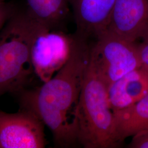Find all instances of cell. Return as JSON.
Segmentation results:
<instances>
[{"label":"cell","instance_id":"1","mask_svg":"<svg viewBox=\"0 0 148 148\" xmlns=\"http://www.w3.org/2000/svg\"><path fill=\"white\" fill-rule=\"evenodd\" d=\"M75 35L72 53L63 67L42 86L19 93L21 108L39 117L51 131L55 145L61 148L79 145L76 114L90 62L91 45Z\"/></svg>","mask_w":148,"mask_h":148},{"label":"cell","instance_id":"2","mask_svg":"<svg viewBox=\"0 0 148 148\" xmlns=\"http://www.w3.org/2000/svg\"><path fill=\"white\" fill-rule=\"evenodd\" d=\"M43 27L27 10H16L0 30V97L26 89L35 74L32 45Z\"/></svg>","mask_w":148,"mask_h":148},{"label":"cell","instance_id":"3","mask_svg":"<svg viewBox=\"0 0 148 148\" xmlns=\"http://www.w3.org/2000/svg\"><path fill=\"white\" fill-rule=\"evenodd\" d=\"M108 87L90 61L76 114L78 143L84 148L120 146L115 138L114 115L109 99Z\"/></svg>","mask_w":148,"mask_h":148},{"label":"cell","instance_id":"4","mask_svg":"<svg viewBox=\"0 0 148 148\" xmlns=\"http://www.w3.org/2000/svg\"><path fill=\"white\" fill-rule=\"evenodd\" d=\"M90 61L109 86L142 65L137 43L108 30L91 45Z\"/></svg>","mask_w":148,"mask_h":148},{"label":"cell","instance_id":"5","mask_svg":"<svg viewBox=\"0 0 148 148\" xmlns=\"http://www.w3.org/2000/svg\"><path fill=\"white\" fill-rule=\"evenodd\" d=\"M76 40L59 29L43 27L32 43L31 57L35 74L42 82L51 79L68 61Z\"/></svg>","mask_w":148,"mask_h":148},{"label":"cell","instance_id":"6","mask_svg":"<svg viewBox=\"0 0 148 148\" xmlns=\"http://www.w3.org/2000/svg\"><path fill=\"white\" fill-rule=\"evenodd\" d=\"M44 123L32 111L21 108L16 113L0 110V148H43Z\"/></svg>","mask_w":148,"mask_h":148},{"label":"cell","instance_id":"7","mask_svg":"<svg viewBox=\"0 0 148 148\" xmlns=\"http://www.w3.org/2000/svg\"><path fill=\"white\" fill-rule=\"evenodd\" d=\"M108 31L137 42L148 35V0H116Z\"/></svg>","mask_w":148,"mask_h":148},{"label":"cell","instance_id":"8","mask_svg":"<svg viewBox=\"0 0 148 148\" xmlns=\"http://www.w3.org/2000/svg\"><path fill=\"white\" fill-rule=\"evenodd\" d=\"M74 14L78 37L89 41L108 29L116 0H68Z\"/></svg>","mask_w":148,"mask_h":148},{"label":"cell","instance_id":"9","mask_svg":"<svg viewBox=\"0 0 148 148\" xmlns=\"http://www.w3.org/2000/svg\"><path fill=\"white\" fill-rule=\"evenodd\" d=\"M148 94V67L142 65L112 83L108 87L113 111L132 106Z\"/></svg>","mask_w":148,"mask_h":148},{"label":"cell","instance_id":"10","mask_svg":"<svg viewBox=\"0 0 148 148\" xmlns=\"http://www.w3.org/2000/svg\"><path fill=\"white\" fill-rule=\"evenodd\" d=\"M115 134L120 145L126 138L148 130V94L127 108L114 111Z\"/></svg>","mask_w":148,"mask_h":148},{"label":"cell","instance_id":"11","mask_svg":"<svg viewBox=\"0 0 148 148\" xmlns=\"http://www.w3.org/2000/svg\"><path fill=\"white\" fill-rule=\"evenodd\" d=\"M27 11L43 25L59 29L69 16L68 0H26Z\"/></svg>","mask_w":148,"mask_h":148},{"label":"cell","instance_id":"12","mask_svg":"<svg viewBox=\"0 0 148 148\" xmlns=\"http://www.w3.org/2000/svg\"><path fill=\"white\" fill-rule=\"evenodd\" d=\"M131 148H148V130L133 136L128 145Z\"/></svg>","mask_w":148,"mask_h":148},{"label":"cell","instance_id":"13","mask_svg":"<svg viewBox=\"0 0 148 148\" xmlns=\"http://www.w3.org/2000/svg\"><path fill=\"white\" fill-rule=\"evenodd\" d=\"M16 10L13 5L5 1L0 2V30Z\"/></svg>","mask_w":148,"mask_h":148},{"label":"cell","instance_id":"14","mask_svg":"<svg viewBox=\"0 0 148 148\" xmlns=\"http://www.w3.org/2000/svg\"><path fill=\"white\" fill-rule=\"evenodd\" d=\"M137 45L142 63L148 67V35L143 38L142 42L137 43Z\"/></svg>","mask_w":148,"mask_h":148},{"label":"cell","instance_id":"15","mask_svg":"<svg viewBox=\"0 0 148 148\" xmlns=\"http://www.w3.org/2000/svg\"><path fill=\"white\" fill-rule=\"evenodd\" d=\"M5 1V0H0V2H3Z\"/></svg>","mask_w":148,"mask_h":148}]
</instances>
